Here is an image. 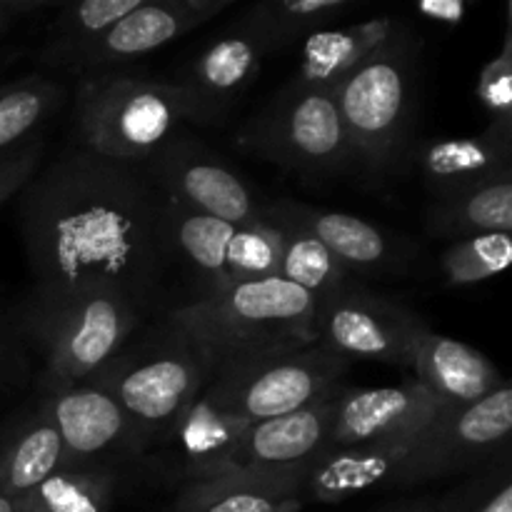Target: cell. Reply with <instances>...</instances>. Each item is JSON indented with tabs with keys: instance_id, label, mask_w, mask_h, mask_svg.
I'll use <instances>...</instances> for the list:
<instances>
[{
	"instance_id": "obj_10",
	"label": "cell",
	"mask_w": 512,
	"mask_h": 512,
	"mask_svg": "<svg viewBox=\"0 0 512 512\" xmlns=\"http://www.w3.org/2000/svg\"><path fill=\"white\" fill-rule=\"evenodd\" d=\"M348 365V360L315 343L213 370L208 388L225 408L248 423H260L323 398L343 383Z\"/></svg>"
},
{
	"instance_id": "obj_14",
	"label": "cell",
	"mask_w": 512,
	"mask_h": 512,
	"mask_svg": "<svg viewBox=\"0 0 512 512\" xmlns=\"http://www.w3.org/2000/svg\"><path fill=\"white\" fill-rule=\"evenodd\" d=\"M233 0H143L135 10L110 25L73 55L65 68L93 75L118 70L133 60H143L163 45L183 38L215 15L225 13Z\"/></svg>"
},
{
	"instance_id": "obj_2",
	"label": "cell",
	"mask_w": 512,
	"mask_h": 512,
	"mask_svg": "<svg viewBox=\"0 0 512 512\" xmlns=\"http://www.w3.org/2000/svg\"><path fill=\"white\" fill-rule=\"evenodd\" d=\"M318 300L280 275L198 295L170 318L195 340L210 373L318 343Z\"/></svg>"
},
{
	"instance_id": "obj_1",
	"label": "cell",
	"mask_w": 512,
	"mask_h": 512,
	"mask_svg": "<svg viewBox=\"0 0 512 512\" xmlns=\"http://www.w3.org/2000/svg\"><path fill=\"white\" fill-rule=\"evenodd\" d=\"M35 293H108L153 313L168 270L163 195L143 165L70 148L18 193Z\"/></svg>"
},
{
	"instance_id": "obj_21",
	"label": "cell",
	"mask_w": 512,
	"mask_h": 512,
	"mask_svg": "<svg viewBox=\"0 0 512 512\" xmlns=\"http://www.w3.org/2000/svg\"><path fill=\"white\" fill-rule=\"evenodd\" d=\"M253 423L225 408L213 390H200L198 398L178 415L160 445L168 448L170 460L185 483L205 480L235 448Z\"/></svg>"
},
{
	"instance_id": "obj_38",
	"label": "cell",
	"mask_w": 512,
	"mask_h": 512,
	"mask_svg": "<svg viewBox=\"0 0 512 512\" xmlns=\"http://www.w3.org/2000/svg\"><path fill=\"white\" fill-rule=\"evenodd\" d=\"M445 498H415L410 503L395 505V508H388L383 512H443Z\"/></svg>"
},
{
	"instance_id": "obj_26",
	"label": "cell",
	"mask_w": 512,
	"mask_h": 512,
	"mask_svg": "<svg viewBox=\"0 0 512 512\" xmlns=\"http://www.w3.org/2000/svg\"><path fill=\"white\" fill-rule=\"evenodd\" d=\"M428 230L435 238L460 240L473 235L512 230V173L465 193L435 200L428 213Z\"/></svg>"
},
{
	"instance_id": "obj_11",
	"label": "cell",
	"mask_w": 512,
	"mask_h": 512,
	"mask_svg": "<svg viewBox=\"0 0 512 512\" xmlns=\"http://www.w3.org/2000/svg\"><path fill=\"white\" fill-rule=\"evenodd\" d=\"M430 325L408 305L373 293L350 278L335 293L318 300V343L338 358L413 368L415 350Z\"/></svg>"
},
{
	"instance_id": "obj_5",
	"label": "cell",
	"mask_w": 512,
	"mask_h": 512,
	"mask_svg": "<svg viewBox=\"0 0 512 512\" xmlns=\"http://www.w3.org/2000/svg\"><path fill=\"white\" fill-rule=\"evenodd\" d=\"M183 123L188 108L173 80L105 70L85 75L75 93L78 148L100 158L143 165Z\"/></svg>"
},
{
	"instance_id": "obj_27",
	"label": "cell",
	"mask_w": 512,
	"mask_h": 512,
	"mask_svg": "<svg viewBox=\"0 0 512 512\" xmlns=\"http://www.w3.org/2000/svg\"><path fill=\"white\" fill-rule=\"evenodd\" d=\"M355 8V0H265L245 10L235 25L253 35L265 58L310 38Z\"/></svg>"
},
{
	"instance_id": "obj_8",
	"label": "cell",
	"mask_w": 512,
	"mask_h": 512,
	"mask_svg": "<svg viewBox=\"0 0 512 512\" xmlns=\"http://www.w3.org/2000/svg\"><path fill=\"white\" fill-rule=\"evenodd\" d=\"M163 238L170 260H180L198 280L200 295L278 275L283 235L268 218L233 225L163 198Z\"/></svg>"
},
{
	"instance_id": "obj_31",
	"label": "cell",
	"mask_w": 512,
	"mask_h": 512,
	"mask_svg": "<svg viewBox=\"0 0 512 512\" xmlns=\"http://www.w3.org/2000/svg\"><path fill=\"white\" fill-rule=\"evenodd\" d=\"M270 223L278 225L280 235H283V248H280L278 265V275L283 280L298 285L305 293L313 295L315 300H320L325 295L335 293L340 285H345L353 278L335 260V255L310 233L295 228V225L278 223V220H270Z\"/></svg>"
},
{
	"instance_id": "obj_12",
	"label": "cell",
	"mask_w": 512,
	"mask_h": 512,
	"mask_svg": "<svg viewBox=\"0 0 512 512\" xmlns=\"http://www.w3.org/2000/svg\"><path fill=\"white\" fill-rule=\"evenodd\" d=\"M165 200L233 225L263 223L268 200L223 155L178 130L143 163Z\"/></svg>"
},
{
	"instance_id": "obj_30",
	"label": "cell",
	"mask_w": 512,
	"mask_h": 512,
	"mask_svg": "<svg viewBox=\"0 0 512 512\" xmlns=\"http://www.w3.org/2000/svg\"><path fill=\"white\" fill-rule=\"evenodd\" d=\"M63 98V88L43 75H25L0 83V155L40 133V125L60 108Z\"/></svg>"
},
{
	"instance_id": "obj_29",
	"label": "cell",
	"mask_w": 512,
	"mask_h": 512,
	"mask_svg": "<svg viewBox=\"0 0 512 512\" xmlns=\"http://www.w3.org/2000/svg\"><path fill=\"white\" fill-rule=\"evenodd\" d=\"M115 485L113 470L60 468L13 505L18 512H110Z\"/></svg>"
},
{
	"instance_id": "obj_32",
	"label": "cell",
	"mask_w": 512,
	"mask_h": 512,
	"mask_svg": "<svg viewBox=\"0 0 512 512\" xmlns=\"http://www.w3.org/2000/svg\"><path fill=\"white\" fill-rule=\"evenodd\" d=\"M512 263V233H488L460 238L440 255L445 283L453 288L485 283L503 275Z\"/></svg>"
},
{
	"instance_id": "obj_13",
	"label": "cell",
	"mask_w": 512,
	"mask_h": 512,
	"mask_svg": "<svg viewBox=\"0 0 512 512\" xmlns=\"http://www.w3.org/2000/svg\"><path fill=\"white\" fill-rule=\"evenodd\" d=\"M63 443V468L113 470L143 458L148 445L105 390L85 383L50 390L40 398Z\"/></svg>"
},
{
	"instance_id": "obj_40",
	"label": "cell",
	"mask_w": 512,
	"mask_h": 512,
	"mask_svg": "<svg viewBox=\"0 0 512 512\" xmlns=\"http://www.w3.org/2000/svg\"><path fill=\"white\" fill-rule=\"evenodd\" d=\"M0 512H18V510H15L13 500L5 498V495H0Z\"/></svg>"
},
{
	"instance_id": "obj_9",
	"label": "cell",
	"mask_w": 512,
	"mask_h": 512,
	"mask_svg": "<svg viewBox=\"0 0 512 512\" xmlns=\"http://www.w3.org/2000/svg\"><path fill=\"white\" fill-rule=\"evenodd\" d=\"M510 430V383L475 405L443 408L410 435L408 448L395 468L393 488H415L490 465L510 453Z\"/></svg>"
},
{
	"instance_id": "obj_25",
	"label": "cell",
	"mask_w": 512,
	"mask_h": 512,
	"mask_svg": "<svg viewBox=\"0 0 512 512\" xmlns=\"http://www.w3.org/2000/svg\"><path fill=\"white\" fill-rule=\"evenodd\" d=\"M63 468V443L45 405L23 410L0 430V495L23 498Z\"/></svg>"
},
{
	"instance_id": "obj_6",
	"label": "cell",
	"mask_w": 512,
	"mask_h": 512,
	"mask_svg": "<svg viewBox=\"0 0 512 512\" xmlns=\"http://www.w3.org/2000/svg\"><path fill=\"white\" fill-rule=\"evenodd\" d=\"M355 163L388 175L408 150L415 105V43L410 28L370 55L333 90Z\"/></svg>"
},
{
	"instance_id": "obj_37",
	"label": "cell",
	"mask_w": 512,
	"mask_h": 512,
	"mask_svg": "<svg viewBox=\"0 0 512 512\" xmlns=\"http://www.w3.org/2000/svg\"><path fill=\"white\" fill-rule=\"evenodd\" d=\"M425 15H430L433 20H440V23H450V25H458L460 20L465 18L468 8L463 3H425L423 8Z\"/></svg>"
},
{
	"instance_id": "obj_17",
	"label": "cell",
	"mask_w": 512,
	"mask_h": 512,
	"mask_svg": "<svg viewBox=\"0 0 512 512\" xmlns=\"http://www.w3.org/2000/svg\"><path fill=\"white\" fill-rule=\"evenodd\" d=\"M440 405L418 380L393 388H350L343 385L335 408L328 448L393 443L423 428Z\"/></svg>"
},
{
	"instance_id": "obj_36",
	"label": "cell",
	"mask_w": 512,
	"mask_h": 512,
	"mask_svg": "<svg viewBox=\"0 0 512 512\" xmlns=\"http://www.w3.org/2000/svg\"><path fill=\"white\" fill-rule=\"evenodd\" d=\"M58 8L60 3H50V0H0V38H3L5 33H8L10 25L18 23L20 18H25V15L30 13H40V10L45 8Z\"/></svg>"
},
{
	"instance_id": "obj_3",
	"label": "cell",
	"mask_w": 512,
	"mask_h": 512,
	"mask_svg": "<svg viewBox=\"0 0 512 512\" xmlns=\"http://www.w3.org/2000/svg\"><path fill=\"white\" fill-rule=\"evenodd\" d=\"M148 313L108 293L43 295L30 290L20 305L18 330L43 358V390L93 378L133 340Z\"/></svg>"
},
{
	"instance_id": "obj_23",
	"label": "cell",
	"mask_w": 512,
	"mask_h": 512,
	"mask_svg": "<svg viewBox=\"0 0 512 512\" xmlns=\"http://www.w3.org/2000/svg\"><path fill=\"white\" fill-rule=\"evenodd\" d=\"M305 473L308 468L193 480L183 485L173 512H303Z\"/></svg>"
},
{
	"instance_id": "obj_34",
	"label": "cell",
	"mask_w": 512,
	"mask_h": 512,
	"mask_svg": "<svg viewBox=\"0 0 512 512\" xmlns=\"http://www.w3.org/2000/svg\"><path fill=\"white\" fill-rule=\"evenodd\" d=\"M443 512H512L510 453L493 460L475 483L448 495Z\"/></svg>"
},
{
	"instance_id": "obj_35",
	"label": "cell",
	"mask_w": 512,
	"mask_h": 512,
	"mask_svg": "<svg viewBox=\"0 0 512 512\" xmlns=\"http://www.w3.org/2000/svg\"><path fill=\"white\" fill-rule=\"evenodd\" d=\"M45 150H48V140L43 133H35L23 145L0 155V208L8 200L18 198L20 190L38 173L40 165L45 163Z\"/></svg>"
},
{
	"instance_id": "obj_28",
	"label": "cell",
	"mask_w": 512,
	"mask_h": 512,
	"mask_svg": "<svg viewBox=\"0 0 512 512\" xmlns=\"http://www.w3.org/2000/svg\"><path fill=\"white\" fill-rule=\"evenodd\" d=\"M143 0H83L60 3L58 15L50 20L48 38L40 50V63L65 68L78 50L103 35L110 25L135 10Z\"/></svg>"
},
{
	"instance_id": "obj_4",
	"label": "cell",
	"mask_w": 512,
	"mask_h": 512,
	"mask_svg": "<svg viewBox=\"0 0 512 512\" xmlns=\"http://www.w3.org/2000/svg\"><path fill=\"white\" fill-rule=\"evenodd\" d=\"M88 380L123 408L153 450L205 388L210 365L195 340L168 315L138 343L130 340Z\"/></svg>"
},
{
	"instance_id": "obj_7",
	"label": "cell",
	"mask_w": 512,
	"mask_h": 512,
	"mask_svg": "<svg viewBox=\"0 0 512 512\" xmlns=\"http://www.w3.org/2000/svg\"><path fill=\"white\" fill-rule=\"evenodd\" d=\"M240 148L308 180L355 168V153L333 93L285 85L238 135Z\"/></svg>"
},
{
	"instance_id": "obj_19",
	"label": "cell",
	"mask_w": 512,
	"mask_h": 512,
	"mask_svg": "<svg viewBox=\"0 0 512 512\" xmlns=\"http://www.w3.org/2000/svg\"><path fill=\"white\" fill-rule=\"evenodd\" d=\"M265 218L295 225L313 235L335 255L350 275H375L393 270L400 263L398 245L378 225L358 215L323 210L298 200H268Z\"/></svg>"
},
{
	"instance_id": "obj_18",
	"label": "cell",
	"mask_w": 512,
	"mask_h": 512,
	"mask_svg": "<svg viewBox=\"0 0 512 512\" xmlns=\"http://www.w3.org/2000/svg\"><path fill=\"white\" fill-rule=\"evenodd\" d=\"M415 165L435 200L478 188L512 173V125L490 123L478 135L425 140Z\"/></svg>"
},
{
	"instance_id": "obj_20",
	"label": "cell",
	"mask_w": 512,
	"mask_h": 512,
	"mask_svg": "<svg viewBox=\"0 0 512 512\" xmlns=\"http://www.w3.org/2000/svg\"><path fill=\"white\" fill-rule=\"evenodd\" d=\"M415 380L445 408H465L508 385L498 365L463 340L435 333L423 335L413 360Z\"/></svg>"
},
{
	"instance_id": "obj_39",
	"label": "cell",
	"mask_w": 512,
	"mask_h": 512,
	"mask_svg": "<svg viewBox=\"0 0 512 512\" xmlns=\"http://www.w3.org/2000/svg\"><path fill=\"white\" fill-rule=\"evenodd\" d=\"M10 348V333H8V325H5V320H0V363H3L5 353H8Z\"/></svg>"
},
{
	"instance_id": "obj_22",
	"label": "cell",
	"mask_w": 512,
	"mask_h": 512,
	"mask_svg": "<svg viewBox=\"0 0 512 512\" xmlns=\"http://www.w3.org/2000/svg\"><path fill=\"white\" fill-rule=\"evenodd\" d=\"M405 30L408 23L395 15L363 20L345 28L318 30L305 38L298 68L285 85L333 93L340 80L348 78L363 60L393 43Z\"/></svg>"
},
{
	"instance_id": "obj_15",
	"label": "cell",
	"mask_w": 512,
	"mask_h": 512,
	"mask_svg": "<svg viewBox=\"0 0 512 512\" xmlns=\"http://www.w3.org/2000/svg\"><path fill=\"white\" fill-rule=\"evenodd\" d=\"M345 383L318 398L315 403L280 415L260 420L243 433L228 458L208 475H253V473H285V470L308 468L330 445L335 408Z\"/></svg>"
},
{
	"instance_id": "obj_24",
	"label": "cell",
	"mask_w": 512,
	"mask_h": 512,
	"mask_svg": "<svg viewBox=\"0 0 512 512\" xmlns=\"http://www.w3.org/2000/svg\"><path fill=\"white\" fill-rule=\"evenodd\" d=\"M410 435L393 443L328 448L308 465L303 480L305 503L338 505L370 490L393 488V475Z\"/></svg>"
},
{
	"instance_id": "obj_33",
	"label": "cell",
	"mask_w": 512,
	"mask_h": 512,
	"mask_svg": "<svg viewBox=\"0 0 512 512\" xmlns=\"http://www.w3.org/2000/svg\"><path fill=\"white\" fill-rule=\"evenodd\" d=\"M480 105L488 110L490 123L512 125V5H505V33L498 55L483 65L475 85Z\"/></svg>"
},
{
	"instance_id": "obj_16",
	"label": "cell",
	"mask_w": 512,
	"mask_h": 512,
	"mask_svg": "<svg viewBox=\"0 0 512 512\" xmlns=\"http://www.w3.org/2000/svg\"><path fill=\"white\" fill-rule=\"evenodd\" d=\"M265 53L240 25L205 45L173 80L185 98L188 123L215 125L235 108L260 75Z\"/></svg>"
}]
</instances>
